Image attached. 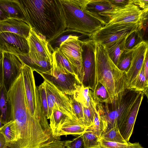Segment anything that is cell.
I'll use <instances>...</instances> for the list:
<instances>
[{
	"mask_svg": "<svg viewBox=\"0 0 148 148\" xmlns=\"http://www.w3.org/2000/svg\"><path fill=\"white\" fill-rule=\"evenodd\" d=\"M27 24L48 42L66 28L60 0H18Z\"/></svg>",
	"mask_w": 148,
	"mask_h": 148,
	"instance_id": "obj_1",
	"label": "cell"
},
{
	"mask_svg": "<svg viewBox=\"0 0 148 148\" xmlns=\"http://www.w3.org/2000/svg\"><path fill=\"white\" fill-rule=\"evenodd\" d=\"M95 82L106 88L112 101L118 93L127 88L126 73L119 70L108 56L105 47L96 44Z\"/></svg>",
	"mask_w": 148,
	"mask_h": 148,
	"instance_id": "obj_2",
	"label": "cell"
},
{
	"mask_svg": "<svg viewBox=\"0 0 148 148\" xmlns=\"http://www.w3.org/2000/svg\"><path fill=\"white\" fill-rule=\"evenodd\" d=\"M143 92L126 88L117 94L110 103L98 102L97 109L103 121L105 131L124 123L136 101Z\"/></svg>",
	"mask_w": 148,
	"mask_h": 148,
	"instance_id": "obj_3",
	"label": "cell"
},
{
	"mask_svg": "<svg viewBox=\"0 0 148 148\" xmlns=\"http://www.w3.org/2000/svg\"><path fill=\"white\" fill-rule=\"evenodd\" d=\"M66 28L81 32L90 37L106 25L85 10L82 0H60Z\"/></svg>",
	"mask_w": 148,
	"mask_h": 148,
	"instance_id": "obj_4",
	"label": "cell"
},
{
	"mask_svg": "<svg viewBox=\"0 0 148 148\" xmlns=\"http://www.w3.org/2000/svg\"><path fill=\"white\" fill-rule=\"evenodd\" d=\"M53 66L49 74H40L44 79L50 81L66 95H73L81 85L76 77L62 67L57 62L55 52L52 53Z\"/></svg>",
	"mask_w": 148,
	"mask_h": 148,
	"instance_id": "obj_5",
	"label": "cell"
},
{
	"mask_svg": "<svg viewBox=\"0 0 148 148\" xmlns=\"http://www.w3.org/2000/svg\"><path fill=\"white\" fill-rule=\"evenodd\" d=\"M33 72L30 67L23 63L22 73L27 106L33 116L47 119L41 106L38 87L35 84Z\"/></svg>",
	"mask_w": 148,
	"mask_h": 148,
	"instance_id": "obj_6",
	"label": "cell"
},
{
	"mask_svg": "<svg viewBox=\"0 0 148 148\" xmlns=\"http://www.w3.org/2000/svg\"><path fill=\"white\" fill-rule=\"evenodd\" d=\"M139 23H116L106 24L89 38L104 47L137 30Z\"/></svg>",
	"mask_w": 148,
	"mask_h": 148,
	"instance_id": "obj_7",
	"label": "cell"
},
{
	"mask_svg": "<svg viewBox=\"0 0 148 148\" xmlns=\"http://www.w3.org/2000/svg\"><path fill=\"white\" fill-rule=\"evenodd\" d=\"M81 46L84 73L82 84L93 91L95 82L96 43L88 38L81 41Z\"/></svg>",
	"mask_w": 148,
	"mask_h": 148,
	"instance_id": "obj_8",
	"label": "cell"
},
{
	"mask_svg": "<svg viewBox=\"0 0 148 148\" xmlns=\"http://www.w3.org/2000/svg\"><path fill=\"white\" fill-rule=\"evenodd\" d=\"M29 48V56L34 62L42 65L53 63L52 52L46 40L31 28L27 39Z\"/></svg>",
	"mask_w": 148,
	"mask_h": 148,
	"instance_id": "obj_9",
	"label": "cell"
},
{
	"mask_svg": "<svg viewBox=\"0 0 148 148\" xmlns=\"http://www.w3.org/2000/svg\"><path fill=\"white\" fill-rule=\"evenodd\" d=\"M82 41L78 39L67 40L62 43L59 49L71 64L82 84L84 73L82 66Z\"/></svg>",
	"mask_w": 148,
	"mask_h": 148,
	"instance_id": "obj_10",
	"label": "cell"
},
{
	"mask_svg": "<svg viewBox=\"0 0 148 148\" xmlns=\"http://www.w3.org/2000/svg\"><path fill=\"white\" fill-rule=\"evenodd\" d=\"M143 10L130 4L120 9H113L101 13L100 16L106 24L116 23H138Z\"/></svg>",
	"mask_w": 148,
	"mask_h": 148,
	"instance_id": "obj_11",
	"label": "cell"
},
{
	"mask_svg": "<svg viewBox=\"0 0 148 148\" xmlns=\"http://www.w3.org/2000/svg\"><path fill=\"white\" fill-rule=\"evenodd\" d=\"M44 79L50 118L52 114L53 108L56 105L63 113L73 119L72 106L67 95L58 90L50 81L45 79Z\"/></svg>",
	"mask_w": 148,
	"mask_h": 148,
	"instance_id": "obj_12",
	"label": "cell"
},
{
	"mask_svg": "<svg viewBox=\"0 0 148 148\" xmlns=\"http://www.w3.org/2000/svg\"><path fill=\"white\" fill-rule=\"evenodd\" d=\"M0 50L15 55L29 54V48L27 39L9 32L0 33Z\"/></svg>",
	"mask_w": 148,
	"mask_h": 148,
	"instance_id": "obj_13",
	"label": "cell"
},
{
	"mask_svg": "<svg viewBox=\"0 0 148 148\" xmlns=\"http://www.w3.org/2000/svg\"><path fill=\"white\" fill-rule=\"evenodd\" d=\"M148 50V41L143 40L132 49L130 67L126 73L127 88L132 89L144 64Z\"/></svg>",
	"mask_w": 148,
	"mask_h": 148,
	"instance_id": "obj_14",
	"label": "cell"
},
{
	"mask_svg": "<svg viewBox=\"0 0 148 148\" xmlns=\"http://www.w3.org/2000/svg\"><path fill=\"white\" fill-rule=\"evenodd\" d=\"M23 63L16 55L3 52V85L8 92L22 73Z\"/></svg>",
	"mask_w": 148,
	"mask_h": 148,
	"instance_id": "obj_15",
	"label": "cell"
},
{
	"mask_svg": "<svg viewBox=\"0 0 148 148\" xmlns=\"http://www.w3.org/2000/svg\"><path fill=\"white\" fill-rule=\"evenodd\" d=\"M143 92L139 97L125 120L119 128L122 136L127 142L129 141L132 134L139 108L143 99Z\"/></svg>",
	"mask_w": 148,
	"mask_h": 148,
	"instance_id": "obj_16",
	"label": "cell"
},
{
	"mask_svg": "<svg viewBox=\"0 0 148 148\" xmlns=\"http://www.w3.org/2000/svg\"><path fill=\"white\" fill-rule=\"evenodd\" d=\"M31 29L27 24L19 19L9 18L0 21V33L4 32L12 33L27 39Z\"/></svg>",
	"mask_w": 148,
	"mask_h": 148,
	"instance_id": "obj_17",
	"label": "cell"
},
{
	"mask_svg": "<svg viewBox=\"0 0 148 148\" xmlns=\"http://www.w3.org/2000/svg\"><path fill=\"white\" fill-rule=\"evenodd\" d=\"M82 2L87 12L103 21L100 15L101 13L116 9L109 0H82Z\"/></svg>",
	"mask_w": 148,
	"mask_h": 148,
	"instance_id": "obj_18",
	"label": "cell"
},
{
	"mask_svg": "<svg viewBox=\"0 0 148 148\" xmlns=\"http://www.w3.org/2000/svg\"><path fill=\"white\" fill-rule=\"evenodd\" d=\"M88 128L77 120L68 117L59 128L56 137L59 138H60V136L62 135H80Z\"/></svg>",
	"mask_w": 148,
	"mask_h": 148,
	"instance_id": "obj_19",
	"label": "cell"
},
{
	"mask_svg": "<svg viewBox=\"0 0 148 148\" xmlns=\"http://www.w3.org/2000/svg\"><path fill=\"white\" fill-rule=\"evenodd\" d=\"M0 9L8 18L19 19L25 22V15L18 0H0Z\"/></svg>",
	"mask_w": 148,
	"mask_h": 148,
	"instance_id": "obj_20",
	"label": "cell"
},
{
	"mask_svg": "<svg viewBox=\"0 0 148 148\" xmlns=\"http://www.w3.org/2000/svg\"><path fill=\"white\" fill-rule=\"evenodd\" d=\"M87 36L84 33L75 30L66 28L55 38L48 42L50 49L53 53L59 49L62 43L68 40L78 39L83 40L81 38Z\"/></svg>",
	"mask_w": 148,
	"mask_h": 148,
	"instance_id": "obj_21",
	"label": "cell"
},
{
	"mask_svg": "<svg viewBox=\"0 0 148 148\" xmlns=\"http://www.w3.org/2000/svg\"><path fill=\"white\" fill-rule=\"evenodd\" d=\"M0 121L3 125L13 121L11 102L3 85L0 89Z\"/></svg>",
	"mask_w": 148,
	"mask_h": 148,
	"instance_id": "obj_22",
	"label": "cell"
},
{
	"mask_svg": "<svg viewBox=\"0 0 148 148\" xmlns=\"http://www.w3.org/2000/svg\"><path fill=\"white\" fill-rule=\"evenodd\" d=\"M128 35L104 47L108 56L116 66L120 56L125 50V40Z\"/></svg>",
	"mask_w": 148,
	"mask_h": 148,
	"instance_id": "obj_23",
	"label": "cell"
},
{
	"mask_svg": "<svg viewBox=\"0 0 148 148\" xmlns=\"http://www.w3.org/2000/svg\"><path fill=\"white\" fill-rule=\"evenodd\" d=\"M68 117H69L61 111L57 106H54L52 114L49 119V125L54 138H56V136L59 128Z\"/></svg>",
	"mask_w": 148,
	"mask_h": 148,
	"instance_id": "obj_24",
	"label": "cell"
},
{
	"mask_svg": "<svg viewBox=\"0 0 148 148\" xmlns=\"http://www.w3.org/2000/svg\"><path fill=\"white\" fill-rule=\"evenodd\" d=\"M100 139L126 144L127 143L121 134L117 125L103 132L99 139Z\"/></svg>",
	"mask_w": 148,
	"mask_h": 148,
	"instance_id": "obj_25",
	"label": "cell"
},
{
	"mask_svg": "<svg viewBox=\"0 0 148 148\" xmlns=\"http://www.w3.org/2000/svg\"><path fill=\"white\" fill-rule=\"evenodd\" d=\"M93 91L94 97L97 101L106 103L112 102L106 89L100 83H96Z\"/></svg>",
	"mask_w": 148,
	"mask_h": 148,
	"instance_id": "obj_26",
	"label": "cell"
},
{
	"mask_svg": "<svg viewBox=\"0 0 148 148\" xmlns=\"http://www.w3.org/2000/svg\"><path fill=\"white\" fill-rule=\"evenodd\" d=\"M132 49H125L120 56L116 65L119 70L126 73L128 71L130 66Z\"/></svg>",
	"mask_w": 148,
	"mask_h": 148,
	"instance_id": "obj_27",
	"label": "cell"
},
{
	"mask_svg": "<svg viewBox=\"0 0 148 148\" xmlns=\"http://www.w3.org/2000/svg\"><path fill=\"white\" fill-rule=\"evenodd\" d=\"M143 40L141 34L137 29L127 36L125 42V49H132Z\"/></svg>",
	"mask_w": 148,
	"mask_h": 148,
	"instance_id": "obj_28",
	"label": "cell"
},
{
	"mask_svg": "<svg viewBox=\"0 0 148 148\" xmlns=\"http://www.w3.org/2000/svg\"><path fill=\"white\" fill-rule=\"evenodd\" d=\"M71 105L73 119L77 120L82 124L84 125V119L82 107L81 104L74 98L73 95H68Z\"/></svg>",
	"mask_w": 148,
	"mask_h": 148,
	"instance_id": "obj_29",
	"label": "cell"
},
{
	"mask_svg": "<svg viewBox=\"0 0 148 148\" xmlns=\"http://www.w3.org/2000/svg\"><path fill=\"white\" fill-rule=\"evenodd\" d=\"M144 64L132 89L141 91L148 97V82L146 81L144 74Z\"/></svg>",
	"mask_w": 148,
	"mask_h": 148,
	"instance_id": "obj_30",
	"label": "cell"
},
{
	"mask_svg": "<svg viewBox=\"0 0 148 148\" xmlns=\"http://www.w3.org/2000/svg\"><path fill=\"white\" fill-rule=\"evenodd\" d=\"M84 148H92L99 146V138L91 131L87 129L82 134Z\"/></svg>",
	"mask_w": 148,
	"mask_h": 148,
	"instance_id": "obj_31",
	"label": "cell"
},
{
	"mask_svg": "<svg viewBox=\"0 0 148 148\" xmlns=\"http://www.w3.org/2000/svg\"><path fill=\"white\" fill-rule=\"evenodd\" d=\"M87 130L97 135L99 138L104 131V128L103 123L101 117L97 109L95 112L93 124L92 125L88 127Z\"/></svg>",
	"mask_w": 148,
	"mask_h": 148,
	"instance_id": "obj_32",
	"label": "cell"
},
{
	"mask_svg": "<svg viewBox=\"0 0 148 148\" xmlns=\"http://www.w3.org/2000/svg\"><path fill=\"white\" fill-rule=\"evenodd\" d=\"M54 51L55 52V58L57 62L62 67L75 76L80 83L75 74L74 72L73 69L71 64L60 51L59 49H58Z\"/></svg>",
	"mask_w": 148,
	"mask_h": 148,
	"instance_id": "obj_33",
	"label": "cell"
},
{
	"mask_svg": "<svg viewBox=\"0 0 148 148\" xmlns=\"http://www.w3.org/2000/svg\"><path fill=\"white\" fill-rule=\"evenodd\" d=\"M40 102L44 113L47 119H49L46 92L44 83L43 82L38 87Z\"/></svg>",
	"mask_w": 148,
	"mask_h": 148,
	"instance_id": "obj_34",
	"label": "cell"
},
{
	"mask_svg": "<svg viewBox=\"0 0 148 148\" xmlns=\"http://www.w3.org/2000/svg\"><path fill=\"white\" fill-rule=\"evenodd\" d=\"M76 136L72 140L62 141L64 146L66 148H84L82 135Z\"/></svg>",
	"mask_w": 148,
	"mask_h": 148,
	"instance_id": "obj_35",
	"label": "cell"
},
{
	"mask_svg": "<svg viewBox=\"0 0 148 148\" xmlns=\"http://www.w3.org/2000/svg\"><path fill=\"white\" fill-rule=\"evenodd\" d=\"M99 146L101 148H127V144L99 140Z\"/></svg>",
	"mask_w": 148,
	"mask_h": 148,
	"instance_id": "obj_36",
	"label": "cell"
},
{
	"mask_svg": "<svg viewBox=\"0 0 148 148\" xmlns=\"http://www.w3.org/2000/svg\"><path fill=\"white\" fill-rule=\"evenodd\" d=\"M109 1L116 9H123L133 3L132 0H110Z\"/></svg>",
	"mask_w": 148,
	"mask_h": 148,
	"instance_id": "obj_37",
	"label": "cell"
},
{
	"mask_svg": "<svg viewBox=\"0 0 148 148\" xmlns=\"http://www.w3.org/2000/svg\"><path fill=\"white\" fill-rule=\"evenodd\" d=\"M38 148H66L60 138H56L48 145Z\"/></svg>",
	"mask_w": 148,
	"mask_h": 148,
	"instance_id": "obj_38",
	"label": "cell"
},
{
	"mask_svg": "<svg viewBox=\"0 0 148 148\" xmlns=\"http://www.w3.org/2000/svg\"><path fill=\"white\" fill-rule=\"evenodd\" d=\"M133 3L141 10L148 8V0H133Z\"/></svg>",
	"mask_w": 148,
	"mask_h": 148,
	"instance_id": "obj_39",
	"label": "cell"
},
{
	"mask_svg": "<svg viewBox=\"0 0 148 148\" xmlns=\"http://www.w3.org/2000/svg\"><path fill=\"white\" fill-rule=\"evenodd\" d=\"M144 69L146 80L148 82V50L147 51L145 56Z\"/></svg>",
	"mask_w": 148,
	"mask_h": 148,
	"instance_id": "obj_40",
	"label": "cell"
},
{
	"mask_svg": "<svg viewBox=\"0 0 148 148\" xmlns=\"http://www.w3.org/2000/svg\"><path fill=\"white\" fill-rule=\"evenodd\" d=\"M8 147L5 137L0 130V148H8Z\"/></svg>",
	"mask_w": 148,
	"mask_h": 148,
	"instance_id": "obj_41",
	"label": "cell"
},
{
	"mask_svg": "<svg viewBox=\"0 0 148 148\" xmlns=\"http://www.w3.org/2000/svg\"><path fill=\"white\" fill-rule=\"evenodd\" d=\"M127 148H145L143 147L139 142L131 143L127 142Z\"/></svg>",
	"mask_w": 148,
	"mask_h": 148,
	"instance_id": "obj_42",
	"label": "cell"
},
{
	"mask_svg": "<svg viewBox=\"0 0 148 148\" xmlns=\"http://www.w3.org/2000/svg\"><path fill=\"white\" fill-rule=\"evenodd\" d=\"M3 58L0 59V89L3 84Z\"/></svg>",
	"mask_w": 148,
	"mask_h": 148,
	"instance_id": "obj_43",
	"label": "cell"
},
{
	"mask_svg": "<svg viewBox=\"0 0 148 148\" xmlns=\"http://www.w3.org/2000/svg\"><path fill=\"white\" fill-rule=\"evenodd\" d=\"M8 18L0 9V21L6 20Z\"/></svg>",
	"mask_w": 148,
	"mask_h": 148,
	"instance_id": "obj_44",
	"label": "cell"
},
{
	"mask_svg": "<svg viewBox=\"0 0 148 148\" xmlns=\"http://www.w3.org/2000/svg\"><path fill=\"white\" fill-rule=\"evenodd\" d=\"M3 53L0 50V59L3 58Z\"/></svg>",
	"mask_w": 148,
	"mask_h": 148,
	"instance_id": "obj_45",
	"label": "cell"
},
{
	"mask_svg": "<svg viewBox=\"0 0 148 148\" xmlns=\"http://www.w3.org/2000/svg\"><path fill=\"white\" fill-rule=\"evenodd\" d=\"M3 124L0 121V128H1L3 126Z\"/></svg>",
	"mask_w": 148,
	"mask_h": 148,
	"instance_id": "obj_46",
	"label": "cell"
},
{
	"mask_svg": "<svg viewBox=\"0 0 148 148\" xmlns=\"http://www.w3.org/2000/svg\"><path fill=\"white\" fill-rule=\"evenodd\" d=\"M92 148H101L99 146L95 147H94Z\"/></svg>",
	"mask_w": 148,
	"mask_h": 148,
	"instance_id": "obj_47",
	"label": "cell"
}]
</instances>
